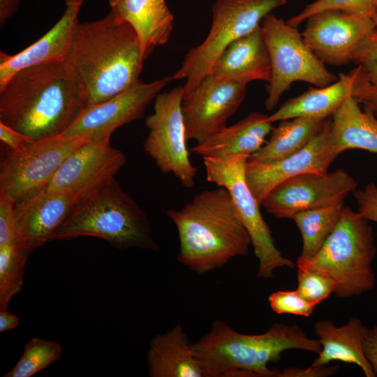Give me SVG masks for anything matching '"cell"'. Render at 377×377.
Instances as JSON below:
<instances>
[{"instance_id":"1","label":"cell","mask_w":377,"mask_h":377,"mask_svg":"<svg viewBox=\"0 0 377 377\" xmlns=\"http://www.w3.org/2000/svg\"><path fill=\"white\" fill-rule=\"evenodd\" d=\"M87 107L65 61L22 68L0 87V121L34 141L61 135Z\"/></svg>"},{"instance_id":"2","label":"cell","mask_w":377,"mask_h":377,"mask_svg":"<svg viewBox=\"0 0 377 377\" xmlns=\"http://www.w3.org/2000/svg\"><path fill=\"white\" fill-rule=\"evenodd\" d=\"M144 61L135 31L112 11L102 19L79 24L65 59L84 91L87 107L138 81Z\"/></svg>"},{"instance_id":"3","label":"cell","mask_w":377,"mask_h":377,"mask_svg":"<svg viewBox=\"0 0 377 377\" xmlns=\"http://www.w3.org/2000/svg\"><path fill=\"white\" fill-rule=\"evenodd\" d=\"M168 217L177 230L178 261L197 274L223 267L237 256H246L251 245L228 191L219 186L194 195Z\"/></svg>"},{"instance_id":"4","label":"cell","mask_w":377,"mask_h":377,"mask_svg":"<svg viewBox=\"0 0 377 377\" xmlns=\"http://www.w3.org/2000/svg\"><path fill=\"white\" fill-rule=\"evenodd\" d=\"M193 346L205 377H280L281 371L268 364L284 351L318 355L321 350L318 339L308 337L297 324L274 323L263 334H246L218 320Z\"/></svg>"},{"instance_id":"5","label":"cell","mask_w":377,"mask_h":377,"mask_svg":"<svg viewBox=\"0 0 377 377\" xmlns=\"http://www.w3.org/2000/svg\"><path fill=\"white\" fill-rule=\"evenodd\" d=\"M96 237L117 249L158 252L147 216L114 178L104 187L77 202L52 240Z\"/></svg>"},{"instance_id":"6","label":"cell","mask_w":377,"mask_h":377,"mask_svg":"<svg viewBox=\"0 0 377 377\" xmlns=\"http://www.w3.org/2000/svg\"><path fill=\"white\" fill-rule=\"evenodd\" d=\"M368 221L358 212L344 207L338 224L315 257L296 265H308L328 276L338 297L371 290L375 286L376 247Z\"/></svg>"},{"instance_id":"7","label":"cell","mask_w":377,"mask_h":377,"mask_svg":"<svg viewBox=\"0 0 377 377\" xmlns=\"http://www.w3.org/2000/svg\"><path fill=\"white\" fill-rule=\"evenodd\" d=\"M286 0H216L212 7L210 30L202 43L191 48L172 80L185 79L184 94L211 74L220 54L235 40L250 33Z\"/></svg>"},{"instance_id":"8","label":"cell","mask_w":377,"mask_h":377,"mask_svg":"<svg viewBox=\"0 0 377 377\" xmlns=\"http://www.w3.org/2000/svg\"><path fill=\"white\" fill-rule=\"evenodd\" d=\"M260 26L272 68L265 102L267 110L277 105L282 94L295 82L323 87L338 80L309 47L297 27L271 13L263 19Z\"/></svg>"},{"instance_id":"9","label":"cell","mask_w":377,"mask_h":377,"mask_svg":"<svg viewBox=\"0 0 377 377\" xmlns=\"http://www.w3.org/2000/svg\"><path fill=\"white\" fill-rule=\"evenodd\" d=\"M202 158L207 180L228 191L237 215L249 235L258 261L257 276L270 279L279 268L296 267L276 246L269 227L260 213V205L246 184L245 170L249 158L230 156Z\"/></svg>"},{"instance_id":"10","label":"cell","mask_w":377,"mask_h":377,"mask_svg":"<svg viewBox=\"0 0 377 377\" xmlns=\"http://www.w3.org/2000/svg\"><path fill=\"white\" fill-rule=\"evenodd\" d=\"M88 135H59L10 150L0 163V192L17 202L46 187L67 157L90 140Z\"/></svg>"},{"instance_id":"11","label":"cell","mask_w":377,"mask_h":377,"mask_svg":"<svg viewBox=\"0 0 377 377\" xmlns=\"http://www.w3.org/2000/svg\"><path fill=\"white\" fill-rule=\"evenodd\" d=\"M183 86H177L155 98L154 112L145 120L149 133L144 142L147 154L163 174L172 173L182 186L191 188L196 168L186 147V128L182 111Z\"/></svg>"},{"instance_id":"12","label":"cell","mask_w":377,"mask_h":377,"mask_svg":"<svg viewBox=\"0 0 377 377\" xmlns=\"http://www.w3.org/2000/svg\"><path fill=\"white\" fill-rule=\"evenodd\" d=\"M356 187L355 179L343 169L325 174L304 173L278 184L260 205L277 219H292L300 212L343 201Z\"/></svg>"},{"instance_id":"13","label":"cell","mask_w":377,"mask_h":377,"mask_svg":"<svg viewBox=\"0 0 377 377\" xmlns=\"http://www.w3.org/2000/svg\"><path fill=\"white\" fill-rule=\"evenodd\" d=\"M302 33L312 52L324 63L346 65L376 27L373 16L325 10L309 17Z\"/></svg>"},{"instance_id":"14","label":"cell","mask_w":377,"mask_h":377,"mask_svg":"<svg viewBox=\"0 0 377 377\" xmlns=\"http://www.w3.org/2000/svg\"><path fill=\"white\" fill-rule=\"evenodd\" d=\"M246 84L209 75L184 94L182 111L187 141L202 142L226 126L244 99Z\"/></svg>"},{"instance_id":"15","label":"cell","mask_w":377,"mask_h":377,"mask_svg":"<svg viewBox=\"0 0 377 377\" xmlns=\"http://www.w3.org/2000/svg\"><path fill=\"white\" fill-rule=\"evenodd\" d=\"M126 163L125 154L110 139H90L67 157L46 187L70 191L79 202L112 181Z\"/></svg>"},{"instance_id":"16","label":"cell","mask_w":377,"mask_h":377,"mask_svg":"<svg viewBox=\"0 0 377 377\" xmlns=\"http://www.w3.org/2000/svg\"><path fill=\"white\" fill-rule=\"evenodd\" d=\"M171 80V76L149 83L139 80L123 92L87 107L61 135L110 139L118 128L142 118L149 104Z\"/></svg>"},{"instance_id":"17","label":"cell","mask_w":377,"mask_h":377,"mask_svg":"<svg viewBox=\"0 0 377 377\" xmlns=\"http://www.w3.org/2000/svg\"><path fill=\"white\" fill-rule=\"evenodd\" d=\"M326 128L298 151L282 158L269 161L248 160L246 184L260 205L267 195L278 184L304 173L325 174L334 161L326 143Z\"/></svg>"},{"instance_id":"18","label":"cell","mask_w":377,"mask_h":377,"mask_svg":"<svg viewBox=\"0 0 377 377\" xmlns=\"http://www.w3.org/2000/svg\"><path fill=\"white\" fill-rule=\"evenodd\" d=\"M77 202L71 191L47 187L15 202L18 238L30 252L51 241Z\"/></svg>"},{"instance_id":"19","label":"cell","mask_w":377,"mask_h":377,"mask_svg":"<svg viewBox=\"0 0 377 377\" xmlns=\"http://www.w3.org/2000/svg\"><path fill=\"white\" fill-rule=\"evenodd\" d=\"M85 0H64L61 17L45 35L15 54L0 52V87L17 71L29 66L65 61L80 24L78 14Z\"/></svg>"},{"instance_id":"20","label":"cell","mask_w":377,"mask_h":377,"mask_svg":"<svg viewBox=\"0 0 377 377\" xmlns=\"http://www.w3.org/2000/svg\"><path fill=\"white\" fill-rule=\"evenodd\" d=\"M272 68L260 24L235 40L214 62L211 75L247 84L254 80L269 82Z\"/></svg>"},{"instance_id":"21","label":"cell","mask_w":377,"mask_h":377,"mask_svg":"<svg viewBox=\"0 0 377 377\" xmlns=\"http://www.w3.org/2000/svg\"><path fill=\"white\" fill-rule=\"evenodd\" d=\"M321 350L311 366L323 367L332 361L358 366L366 377L376 376L364 351V342L369 329L358 318H352L344 325L337 327L329 320L315 325Z\"/></svg>"},{"instance_id":"22","label":"cell","mask_w":377,"mask_h":377,"mask_svg":"<svg viewBox=\"0 0 377 377\" xmlns=\"http://www.w3.org/2000/svg\"><path fill=\"white\" fill-rule=\"evenodd\" d=\"M146 358L151 377H205L193 343L181 325L155 335Z\"/></svg>"},{"instance_id":"23","label":"cell","mask_w":377,"mask_h":377,"mask_svg":"<svg viewBox=\"0 0 377 377\" xmlns=\"http://www.w3.org/2000/svg\"><path fill=\"white\" fill-rule=\"evenodd\" d=\"M272 128L269 116L253 112L236 124L226 126L197 142L191 151L202 158L230 156L249 158L265 145V138Z\"/></svg>"},{"instance_id":"24","label":"cell","mask_w":377,"mask_h":377,"mask_svg":"<svg viewBox=\"0 0 377 377\" xmlns=\"http://www.w3.org/2000/svg\"><path fill=\"white\" fill-rule=\"evenodd\" d=\"M111 11L138 36L144 59L170 39L174 17L165 0H108Z\"/></svg>"},{"instance_id":"25","label":"cell","mask_w":377,"mask_h":377,"mask_svg":"<svg viewBox=\"0 0 377 377\" xmlns=\"http://www.w3.org/2000/svg\"><path fill=\"white\" fill-rule=\"evenodd\" d=\"M359 104L353 96H349L332 115L326 143L334 160L348 149L377 154V117L369 110L363 112Z\"/></svg>"},{"instance_id":"26","label":"cell","mask_w":377,"mask_h":377,"mask_svg":"<svg viewBox=\"0 0 377 377\" xmlns=\"http://www.w3.org/2000/svg\"><path fill=\"white\" fill-rule=\"evenodd\" d=\"M354 73L340 74L338 80L323 87L310 88L288 99L269 116L274 123L296 117L327 119L333 115L349 96H353Z\"/></svg>"},{"instance_id":"27","label":"cell","mask_w":377,"mask_h":377,"mask_svg":"<svg viewBox=\"0 0 377 377\" xmlns=\"http://www.w3.org/2000/svg\"><path fill=\"white\" fill-rule=\"evenodd\" d=\"M327 119L296 117L280 121L269 141L248 160L269 161L291 155L306 146L330 124Z\"/></svg>"},{"instance_id":"28","label":"cell","mask_w":377,"mask_h":377,"mask_svg":"<svg viewBox=\"0 0 377 377\" xmlns=\"http://www.w3.org/2000/svg\"><path fill=\"white\" fill-rule=\"evenodd\" d=\"M343 201L295 214V221L302 238V249L295 264L310 262L339 223L343 209Z\"/></svg>"},{"instance_id":"29","label":"cell","mask_w":377,"mask_h":377,"mask_svg":"<svg viewBox=\"0 0 377 377\" xmlns=\"http://www.w3.org/2000/svg\"><path fill=\"white\" fill-rule=\"evenodd\" d=\"M30 253L20 239L0 246V309H7L10 300L21 290Z\"/></svg>"},{"instance_id":"30","label":"cell","mask_w":377,"mask_h":377,"mask_svg":"<svg viewBox=\"0 0 377 377\" xmlns=\"http://www.w3.org/2000/svg\"><path fill=\"white\" fill-rule=\"evenodd\" d=\"M60 343L32 337L27 341L24 352L15 367L3 377H31L59 359L62 353Z\"/></svg>"},{"instance_id":"31","label":"cell","mask_w":377,"mask_h":377,"mask_svg":"<svg viewBox=\"0 0 377 377\" xmlns=\"http://www.w3.org/2000/svg\"><path fill=\"white\" fill-rule=\"evenodd\" d=\"M330 10L371 16L377 13L373 0H316L308 4L300 13L287 22L293 26L297 27L311 15Z\"/></svg>"},{"instance_id":"32","label":"cell","mask_w":377,"mask_h":377,"mask_svg":"<svg viewBox=\"0 0 377 377\" xmlns=\"http://www.w3.org/2000/svg\"><path fill=\"white\" fill-rule=\"evenodd\" d=\"M353 72V97L377 117V61H363Z\"/></svg>"},{"instance_id":"33","label":"cell","mask_w":377,"mask_h":377,"mask_svg":"<svg viewBox=\"0 0 377 377\" xmlns=\"http://www.w3.org/2000/svg\"><path fill=\"white\" fill-rule=\"evenodd\" d=\"M297 269V292L306 300L320 304L332 293V281L322 272L308 265H296Z\"/></svg>"},{"instance_id":"34","label":"cell","mask_w":377,"mask_h":377,"mask_svg":"<svg viewBox=\"0 0 377 377\" xmlns=\"http://www.w3.org/2000/svg\"><path fill=\"white\" fill-rule=\"evenodd\" d=\"M269 305L276 314L309 317L318 305L304 299L297 290H278L268 297Z\"/></svg>"},{"instance_id":"35","label":"cell","mask_w":377,"mask_h":377,"mask_svg":"<svg viewBox=\"0 0 377 377\" xmlns=\"http://www.w3.org/2000/svg\"><path fill=\"white\" fill-rule=\"evenodd\" d=\"M15 202L0 192V246L17 240Z\"/></svg>"},{"instance_id":"36","label":"cell","mask_w":377,"mask_h":377,"mask_svg":"<svg viewBox=\"0 0 377 377\" xmlns=\"http://www.w3.org/2000/svg\"><path fill=\"white\" fill-rule=\"evenodd\" d=\"M358 212L368 221L377 223V186L369 182L362 190L355 192Z\"/></svg>"},{"instance_id":"37","label":"cell","mask_w":377,"mask_h":377,"mask_svg":"<svg viewBox=\"0 0 377 377\" xmlns=\"http://www.w3.org/2000/svg\"><path fill=\"white\" fill-rule=\"evenodd\" d=\"M0 140L10 150H18L34 141L1 121Z\"/></svg>"},{"instance_id":"38","label":"cell","mask_w":377,"mask_h":377,"mask_svg":"<svg viewBox=\"0 0 377 377\" xmlns=\"http://www.w3.org/2000/svg\"><path fill=\"white\" fill-rule=\"evenodd\" d=\"M338 367H312L309 368H288L281 372L280 377H325L334 374Z\"/></svg>"},{"instance_id":"39","label":"cell","mask_w":377,"mask_h":377,"mask_svg":"<svg viewBox=\"0 0 377 377\" xmlns=\"http://www.w3.org/2000/svg\"><path fill=\"white\" fill-rule=\"evenodd\" d=\"M364 351L367 359L377 374V325L369 329L364 342Z\"/></svg>"},{"instance_id":"40","label":"cell","mask_w":377,"mask_h":377,"mask_svg":"<svg viewBox=\"0 0 377 377\" xmlns=\"http://www.w3.org/2000/svg\"><path fill=\"white\" fill-rule=\"evenodd\" d=\"M367 60L377 61V44L364 41L355 54L353 62L358 64Z\"/></svg>"},{"instance_id":"41","label":"cell","mask_w":377,"mask_h":377,"mask_svg":"<svg viewBox=\"0 0 377 377\" xmlns=\"http://www.w3.org/2000/svg\"><path fill=\"white\" fill-rule=\"evenodd\" d=\"M20 0H0V24L3 26L5 22L14 15L17 10Z\"/></svg>"},{"instance_id":"42","label":"cell","mask_w":377,"mask_h":377,"mask_svg":"<svg viewBox=\"0 0 377 377\" xmlns=\"http://www.w3.org/2000/svg\"><path fill=\"white\" fill-rule=\"evenodd\" d=\"M20 324L19 318L7 309H0V332H3L14 329Z\"/></svg>"},{"instance_id":"43","label":"cell","mask_w":377,"mask_h":377,"mask_svg":"<svg viewBox=\"0 0 377 377\" xmlns=\"http://www.w3.org/2000/svg\"><path fill=\"white\" fill-rule=\"evenodd\" d=\"M373 17L376 23V27L365 41L377 44V13L373 15Z\"/></svg>"},{"instance_id":"44","label":"cell","mask_w":377,"mask_h":377,"mask_svg":"<svg viewBox=\"0 0 377 377\" xmlns=\"http://www.w3.org/2000/svg\"><path fill=\"white\" fill-rule=\"evenodd\" d=\"M373 1H374V3L375 6L377 8V0H373Z\"/></svg>"}]
</instances>
